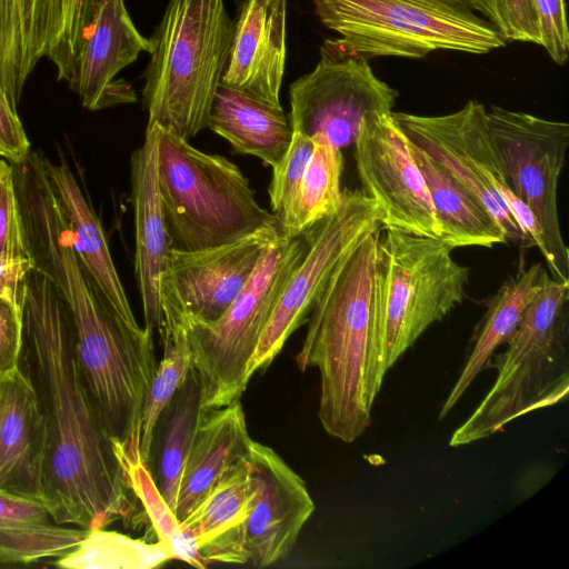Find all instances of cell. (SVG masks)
I'll return each instance as SVG.
<instances>
[{"label":"cell","instance_id":"cell-21","mask_svg":"<svg viewBox=\"0 0 569 569\" xmlns=\"http://www.w3.org/2000/svg\"><path fill=\"white\" fill-rule=\"evenodd\" d=\"M247 457L231 466L181 520L207 565L248 562L243 543L251 498Z\"/></svg>","mask_w":569,"mask_h":569},{"label":"cell","instance_id":"cell-26","mask_svg":"<svg viewBox=\"0 0 569 569\" xmlns=\"http://www.w3.org/2000/svg\"><path fill=\"white\" fill-rule=\"evenodd\" d=\"M546 273L541 263H535L506 280L491 298L473 336L462 370L441 407L439 419H443L451 411L477 376L488 366L496 349L513 335Z\"/></svg>","mask_w":569,"mask_h":569},{"label":"cell","instance_id":"cell-4","mask_svg":"<svg viewBox=\"0 0 569 569\" xmlns=\"http://www.w3.org/2000/svg\"><path fill=\"white\" fill-rule=\"evenodd\" d=\"M233 29L223 0H169L149 39L142 90L148 124L184 140L208 127Z\"/></svg>","mask_w":569,"mask_h":569},{"label":"cell","instance_id":"cell-34","mask_svg":"<svg viewBox=\"0 0 569 569\" xmlns=\"http://www.w3.org/2000/svg\"><path fill=\"white\" fill-rule=\"evenodd\" d=\"M313 150L311 138L292 131L291 142L281 158L272 168L273 173L268 188L272 213L278 222L290 208L307 163Z\"/></svg>","mask_w":569,"mask_h":569},{"label":"cell","instance_id":"cell-7","mask_svg":"<svg viewBox=\"0 0 569 569\" xmlns=\"http://www.w3.org/2000/svg\"><path fill=\"white\" fill-rule=\"evenodd\" d=\"M158 186L171 248L197 251L280 228L229 159L200 151L161 128Z\"/></svg>","mask_w":569,"mask_h":569},{"label":"cell","instance_id":"cell-8","mask_svg":"<svg viewBox=\"0 0 569 569\" xmlns=\"http://www.w3.org/2000/svg\"><path fill=\"white\" fill-rule=\"evenodd\" d=\"M436 238L387 230L378 239L371 288L372 329L385 373L466 296L469 269Z\"/></svg>","mask_w":569,"mask_h":569},{"label":"cell","instance_id":"cell-22","mask_svg":"<svg viewBox=\"0 0 569 569\" xmlns=\"http://www.w3.org/2000/svg\"><path fill=\"white\" fill-rule=\"evenodd\" d=\"M42 163L66 219L73 250L116 312L129 325L139 327L124 288L113 264L108 242L97 214L66 161Z\"/></svg>","mask_w":569,"mask_h":569},{"label":"cell","instance_id":"cell-12","mask_svg":"<svg viewBox=\"0 0 569 569\" xmlns=\"http://www.w3.org/2000/svg\"><path fill=\"white\" fill-rule=\"evenodd\" d=\"M407 139L445 167L487 207L507 240L528 242L508 211L513 197L489 131L487 110L476 100L443 116L391 112Z\"/></svg>","mask_w":569,"mask_h":569},{"label":"cell","instance_id":"cell-19","mask_svg":"<svg viewBox=\"0 0 569 569\" xmlns=\"http://www.w3.org/2000/svg\"><path fill=\"white\" fill-rule=\"evenodd\" d=\"M287 0H243L221 84L281 106L287 44Z\"/></svg>","mask_w":569,"mask_h":569},{"label":"cell","instance_id":"cell-16","mask_svg":"<svg viewBox=\"0 0 569 569\" xmlns=\"http://www.w3.org/2000/svg\"><path fill=\"white\" fill-rule=\"evenodd\" d=\"M280 228L261 229L239 240L197 251L171 250L169 276L189 318L218 319L253 273Z\"/></svg>","mask_w":569,"mask_h":569},{"label":"cell","instance_id":"cell-31","mask_svg":"<svg viewBox=\"0 0 569 569\" xmlns=\"http://www.w3.org/2000/svg\"><path fill=\"white\" fill-rule=\"evenodd\" d=\"M313 150L298 187L296 197L279 220L283 237L303 234L315 224L333 213L340 204L342 153L327 138H311Z\"/></svg>","mask_w":569,"mask_h":569},{"label":"cell","instance_id":"cell-2","mask_svg":"<svg viewBox=\"0 0 569 569\" xmlns=\"http://www.w3.org/2000/svg\"><path fill=\"white\" fill-rule=\"evenodd\" d=\"M24 239L33 268L50 280L66 307L76 362L106 430L121 442L140 435L158 367L153 330L133 327L116 312L77 257L60 214L30 223Z\"/></svg>","mask_w":569,"mask_h":569},{"label":"cell","instance_id":"cell-18","mask_svg":"<svg viewBox=\"0 0 569 569\" xmlns=\"http://www.w3.org/2000/svg\"><path fill=\"white\" fill-rule=\"evenodd\" d=\"M47 456L44 410L31 377L19 368L0 379V492L47 505Z\"/></svg>","mask_w":569,"mask_h":569},{"label":"cell","instance_id":"cell-38","mask_svg":"<svg viewBox=\"0 0 569 569\" xmlns=\"http://www.w3.org/2000/svg\"><path fill=\"white\" fill-rule=\"evenodd\" d=\"M22 348V307L0 295V379L20 368Z\"/></svg>","mask_w":569,"mask_h":569},{"label":"cell","instance_id":"cell-20","mask_svg":"<svg viewBox=\"0 0 569 569\" xmlns=\"http://www.w3.org/2000/svg\"><path fill=\"white\" fill-rule=\"evenodd\" d=\"M161 127L147 124L142 144L131 156L134 212V269L146 327L161 323V278L169 269L171 244L158 186V147Z\"/></svg>","mask_w":569,"mask_h":569},{"label":"cell","instance_id":"cell-37","mask_svg":"<svg viewBox=\"0 0 569 569\" xmlns=\"http://www.w3.org/2000/svg\"><path fill=\"white\" fill-rule=\"evenodd\" d=\"M537 13L540 46L557 64H563L569 54V30L563 0H532Z\"/></svg>","mask_w":569,"mask_h":569},{"label":"cell","instance_id":"cell-33","mask_svg":"<svg viewBox=\"0 0 569 569\" xmlns=\"http://www.w3.org/2000/svg\"><path fill=\"white\" fill-rule=\"evenodd\" d=\"M103 0H47L46 57L68 82L72 67L96 11Z\"/></svg>","mask_w":569,"mask_h":569},{"label":"cell","instance_id":"cell-28","mask_svg":"<svg viewBox=\"0 0 569 569\" xmlns=\"http://www.w3.org/2000/svg\"><path fill=\"white\" fill-rule=\"evenodd\" d=\"M201 396L199 376L191 367L183 383L161 413L153 435L150 467L156 462V469L151 471L152 477L173 512L184 466L202 413Z\"/></svg>","mask_w":569,"mask_h":569},{"label":"cell","instance_id":"cell-13","mask_svg":"<svg viewBox=\"0 0 569 569\" xmlns=\"http://www.w3.org/2000/svg\"><path fill=\"white\" fill-rule=\"evenodd\" d=\"M289 96L292 131L321 134L341 150L355 143L368 117L392 112L398 92L367 59L321 52L316 68L290 86Z\"/></svg>","mask_w":569,"mask_h":569},{"label":"cell","instance_id":"cell-24","mask_svg":"<svg viewBox=\"0 0 569 569\" xmlns=\"http://www.w3.org/2000/svg\"><path fill=\"white\" fill-rule=\"evenodd\" d=\"M408 144L429 190L441 241L451 249L490 248L508 241L500 222L476 194L409 140Z\"/></svg>","mask_w":569,"mask_h":569},{"label":"cell","instance_id":"cell-6","mask_svg":"<svg viewBox=\"0 0 569 569\" xmlns=\"http://www.w3.org/2000/svg\"><path fill=\"white\" fill-rule=\"evenodd\" d=\"M319 20L340 34L321 52L337 57L423 58L451 50L482 54L507 41L469 0H313Z\"/></svg>","mask_w":569,"mask_h":569},{"label":"cell","instance_id":"cell-29","mask_svg":"<svg viewBox=\"0 0 569 569\" xmlns=\"http://www.w3.org/2000/svg\"><path fill=\"white\" fill-rule=\"evenodd\" d=\"M47 43V0H0V86L17 109Z\"/></svg>","mask_w":569,"mask_h":569},{"label":"cell","instance_id":"cell-9","mask_svg":"<svg viewBox=\"0 0 569 569\" xmlns=\"http://www.w3.org/2000/svg\"><path fill=\"white\" fill-rule=\"evenodd\" d=\"M306 249L305 234L281 236L267 248L248 282L218 319H188L191 367L200 379L202 410L240 400L261 333Z\"/></svg>","mask_w":569,"mask_h":569},{"label":"cell","instance_id":"cell-1","mask_svg":"<svg viewBox=\"0 0 569 569\" xmlns=\"http://www.w3.org/2000/svg\"><path fill=\"white\" fill-rule=\"evenodd\" d=\"M23 339L48 426L47 505L59 525L87 530L137 522V498L78 369L66 307L31 269L22 306Z\"/></svg>","mask_w":569,"mask_h":569},{"label":"cell","instance_id":"cell-23","mask_svg":"<svg viewBox=\"0 0 569 569\" xmlns=\"http://www.w3.org/2000/svg\"><path fill=\"white\" fill-rule=\"evenodd\" d=\"M251 441L240 400L202 410L181 478L174 512L180 521L231 466L248 456Z\"/></svg>","mask_w":569,"mask_h":569},{"label":"cell","instance_id":"cell-25","mask_svg":"<svg viewBox=\"0 0 569 569\" xmlns=\"http://www.w3.org/2000/svg\"><path fill=\"white\" fill-rule=\"evenodd\" d=\"M208 127L233 149L274 167L284 156L292 128L281 106H271L246 92L219 84Z\"/></svg>","mask_w":569,"mask_h":569},{"label":"cell","instance_id":"cell-30","mask_svg":"<svg viewBox=\"0 0 569 569\" xmlns=\"http://www.w3.org/2000/svg\"><path fill=\"white\" fill-rule=\"evenodd\" d=\"M112 441L127 482L143 508L158 541L168 549L173 559L196 568H207L208 565L200 556L193 538L160 493L151 469L140 453V435L123 442Z\"/></svg>","mask_w":569,"mask_h":569},{"label":"cell","instance_id":"cell-15","mask_svg":"<svg viewBox=\"0 0 569 569\" xmlns=\"http://www.w3.org/2000/svg\"><path fill=\"white\" fill-rule=\"evenodd\" d=\"M247 459L251 498L243 543L247 563L262 568L291 551L315 503L303 479L272 448L252 440Z\"/></svg>","mask_w":569,"mask_h":569},{"label":"cell","instance_id":"cell-5","mask_svg":"<svg viewBox=\"0 0 569 569\" xmlns=\"http://www.w3.org/2000/svg\"><path fill=\"white\" fill-rule=\"evenodd\" d=\"M568 296L569 282L547 272L507 348L495 357L497 376L491 388L453 431L450 447L491 437L510 421L568 395Z\"/></svg>","mask_w":569,"mask_h":569},{"label":"cell","instance_id":"cell-35","mask_svg":"<svg viewBox=\"0 0 569 569\" xmlns=\"http://www.w3.org/2000/svg\"><path fill=\"white\" fill-rule=\"evenodd\" d=\"M0 257L28 258L13 166L0 159Z\"/></svg>","mask_w":569,"mask_h":569},{"label":"cell","instance_id":"cell-17","mask_svg":"<svg viewBox=\"0 0 569 569\" xmlns=\"http://www.w3.org/2000/svg\"><path fill=\"white\" fill-rule=\"evenodd\" d=\"M143 51L150 53V40L133 24L124 0H103L81 41L68 84L91 111L134 102L131 86L114 77Z\"/></svg>","mask_w":569,"mask_h":569},{"label":"cell","instance_id":"cell-11","mask_svg":"<svg viewBox=\"0 0 569 569\" xmlns=\"http://www.w3.org/2000/svg\"><path fill=\"white\" fill-rule=\"evenodd\" d=\"M376 203L361 191L345 190L337 210L306 231L303 258L287 280L248 367L251 378L281 351L325 288L338 262L379 230Z\"/></svg>","mask_w":569,"mask_h":569},{"label":"cell","instance_id":"cell-36","mask_svg":"<svg viewBox=\"0 0 569 569\" xmlns=\"http://www.w3.org/2000/svg\"><path fill=\"white\" fill-rule=\"evenodd\" d=\"M497 14V30L506 41L540 46V30L532 0H491Z\"/></svg>","mask_w":569,"mask_h":569},{"label":"cell","instance_id":"cell-3","mask_svg":"<svg viewBox=\"0 0 569 569\" xmlns=\"http://www.w3.org/2000/svg\"><path fill=\"white\" fill-rule=\"evenodd\" d=\"M379 230L366 237L336 266L315 301L296 362L320 376L318 418L343 442L370 426L385 372L372 329L371 288Z\"/></svg>","mask_w":569,"mask_h":569},{"label":"cell","instance_id":"cell-10","mask_svg":"<svg viewBox=\"0 0 569 569\" xmlns=\"http://www.w3.org/2000/svg\"><path fill=\"white\" fill-rule=\"evenodd\" d=\"M489 131L507 184L536 218L551 278L569 282V250L557 206L558 179L569 146V124L498 106L487 110Z\"/></svg>","mask_w":569,"mask_h":569},{"label":"cell","instance_id":"cell-27","mask_svg":"<svg viewBox=\"0 0 569 569\" xmlns=\"http://www.w3.org/2000/svg\"><path fill=\"white\" fill-rule=\"evenodd\" d=\"M87 532L57 523L41 501L0 492V562L58 559L71 552Z\"/></svg>","mask_w":569,"mask_h":569},{"label":"cell","instance_id":"cell-39","mask_svg":"<svg viewBox=\"0 0 569 569\" xmlns=\"http://www.w3.org/2000/svg\"><path fill=\"white\" fill-rule=\"evenodd\" d=\"M30 153V142L9 98L0 86V158L12 164L23 162Z\"/></svg>","mask_w":569,"mask_h":569},{"label":"cell","instance_id":"cell-42","mask_svg":"<svg viewBox=\"0 0 569 569\" xmlns=\"http://www.w3.org/2000/svg\"><path fill=\"white\" fill-rule=\"evenodd\" d=\"M1 159V158H0Z\"/></svg>","mask_w":569,"mask_h":569},{"label":"cell","instance_id":"cell-40","mask_svg":"<svg viewBox=\"0 0 569 569\" xmlns=\"http://www.w3.org/2000/svg\"><path fill=\"white\" fill-rule=\"evenodd\" d=\"M33 262L30 257L9 259L0 257V295L23 306L27 281Z\"/></svg>","mask_w":569,"mask_h":569},{"label":"cell","instance_id":"cell-32","mask_svg":"<svg viewBox=\"0 0 569 569\" xmlns=\"http://www.w3.org/2000/svg\"><path fill=\"white\" fill-rule=\"evenodd\" d=\"M172 559L159 541L148 542L101 528L88 530L79 545L53 565L64 569H150Z\"/></svg>","mask_w":569,"mask_h":569},{"label":"cell","instance_id":"cell-14","mask_svg":"<svg viewBox=\"0 0 569 569\" xmlns=\"http://www.w3.org/2000/svg\"><path fill=\"white\" fill-rule=\"evenodd\" d=\"M355 159L365 193L377 206L380 226L440 239L423 176L391 113L372 114L361 123L355 141Z\"/></svg>","mask_w":569,"mask_h":569},{"label":"cell","instance_id":"cell-41","mask_svg":"<svg viewBox=\"0 0 569 569\" xmlns=\"http://www.w3.org/2000/svg\"><path fill=\"white\" fill-rule=\"evenodd\" d=\"M473 9L479 12L483 18L490 21L497 29L498 19L491 0H469Z\"/></svg>","mask_w":569,"mask_h":569}]
</instances>
